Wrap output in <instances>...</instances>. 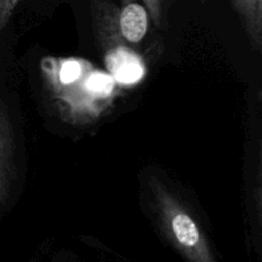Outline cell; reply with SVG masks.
Instances as JSON below:
<instances>
[{
  "mask_svg": "<svg viewBox=\"0 0 262 262\" xmlns=\"http://www.w3.org/2000/svg\"><path fill=\"white\" fill-rule=\"evenodd\" d=\"M151 18L141 0H120L118 7V28L128 46H137L145 40Z\"/></svg>",
  "mask_w": 262,
  "mask_h": 262,
  "instance_id": "obj_5",
  "label": "cell"
},
{
  "mask_svg": "<svg viewBox=\"0 0 262 262\" xmlns=\"http://www.w3.org/2000/svg\"><path fill=\"white\" fill-rule=\"evenodd\" d=\"M145 4L148 14H150L151 22L156 27L163 26L164 19V7H165V0H141Z\"/></svg>",
  "mask_w": 262,
  "mask_h": 262,
  "instance_id": "obj_7",
  "label": "cell"
},
{
  "mask_svg": "<svg viewBox=\"0 0 262 262\" xmlns=\"http://www.w3.org/2000/svg\"><path fill=\"white\" fill-rule=\"evenodd\" d=\"M152 210L164 237L191 262H215L206 235L181 200L155 177L147 181Z\"/></svg>",
  "mask_w": 262,
  "mask_h": 262,
  "instance_id": "obj_2",
  "label": "cell"
},
{
  "mask_svg": "<svg viewBox=\"0 0 262 262\" xmlns=\"http://www.w3.org/2000/svg\"><path fill=\"white\" fill-rule=\"evenodd\" d=\"M92 22L100 45L106 53L107 67L114 69L129 61L132 53L122 40L118 28V7L109 0H90Z\"/></svg>",
  "mask_w": 262,
  "mask_h": 262,
  "instance_id": "obj_3",
  "label": "cell"
},
{
  "mask_svg": "<svg viewBox=\"0 0 262 262\" xmlns=\"http://www.w3.org/2000/svg\"><path fill=\"white\" fill-rule=\"evenodd\" d=\"M2 2H4V0H2Z\"/></svg>",
  "mask_w": 262,
  "mask_h": 262,
  "instance_id": "obj_9",
  "label": "cell"
},
{
  "mask_svg": "<svg viewBox=\"0 0 262 262\" xmlns=\"http://www.w3.org/2000/svg\"><path fill=\"white\" fill-rule=\"evenodd\" d=\"M15 178V141L9 113L0 101V209L7 204Z\"/></svg>",
  "mask_w": 262,
  "mask_h": 262,
  "instance_id": "obj_4",
  "label": "cell"
},
{
  "mask_svg": "<svg viewBox=\"0 0 262 262\" xmlns=\"http://www.w3.org/2000/svg\"><path fill=\"white\" fill-rule=\"evenodd\" d=\"M253 50L262 48V0H230Z\"/></svg>",
  "mask_w": 262,
  "mask_h": 262,
  "instance_id": "obj_6",
  "label": "cell"
},
{
  "mask_svg": "<svg viewBox=\"0 0 262 262\" xmlns=\"http://www.w3.org/2000/svg\"><path fill=\"white\" fill-rule=\"evenodd\" d=\"M20 2H25V0H4L3 2L2 12H0V25H4L8 20V18L10 17V14L13 13L14 8L19 4Z\"/></svg>",
  "mask_w": 262,
  "mask_h": 262,
  "instance_id": "obj_8",
  "label": "cell"
},
{
  "mask_svg": "<svg viewBox=\"0 0 262 262\" xmlns=\"http://www.w3.org/2000/svg\"><path fill=\"white\" fill-rule=\"evenodd\" d=\"M40 72L51 106L68 124L96 122L118 96L114 79L86 59L45 56Z\"/></svg>",
  "mask_w": 262,
  "mask_h": 262,
  "instance_id": "obj_1",
  "label": "cell"
}]
</instances>
